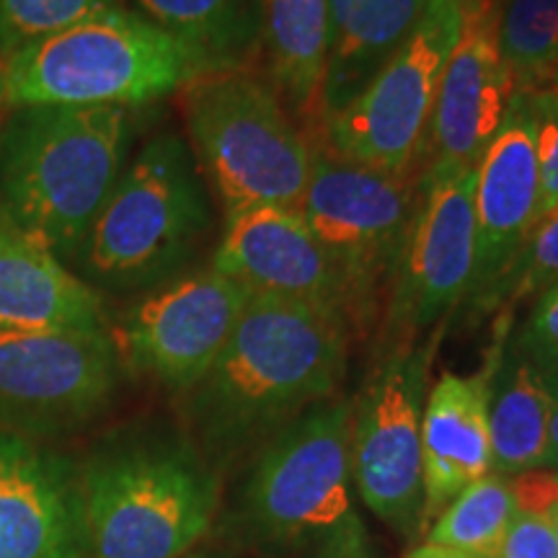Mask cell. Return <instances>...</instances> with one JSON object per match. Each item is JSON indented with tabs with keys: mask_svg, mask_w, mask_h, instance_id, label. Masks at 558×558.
Returning a JSON list of instances; mask_svg holds the SVG:
<instances>
[{
	"mask_svg": "<svg viewBox=\"0 0 558 558\" xmlns=\"http://www.w3.org/2000/svg\"><path fill=\"white\" fill-rule=\"evenodd\" d=\"M132 5L205 70L248 65L262 54V0H132Z\"/></svg>",
	"mask_w": 558,
	"mask_h": 558,
	"instance_id": "23",
	"label": "cell"
},
{
	"mask_svg": "<svg viewBox=\"0 0 558 558\" xmlns=\"http://www.w3.org/2000/svg\"><path fill=\"white\" fill-rule=\"evenodd\" d=\"M122 360L107 329L0 331V429H78L109 407Z\"/></svg>",
	"mask_w": 558,
	"mask_h": 558,
	"instance_id": "11",
	"label": "cell"
},
{
	"mask_svg": "<svg viewBox=\"0 0 558 558\" xmlns=\"http://www.w3.org/2000/svg\"><path fill=\"white\" fill-rule=\"evenodd\" d=\"M497 365L488 362L476 375L445 373L424 401L422 522L437 518L463 488L492 473L488 399Z\"/></svg>",
	"mask_w": 558,
	"mask_h": 558,
	"instance_id": "18",
	"label": "cell"
},
{
	"mask_svg": "<svg viewBox=\"0 0 558 558\" xmlns=\"http://www.w3.org/2000/svg\"><path fill=\"white\" fill-rule=\"evenodd\" d=\"M107 329L104 300L0 207V331Z\"/></svg>",
	"mask_w": 558,
	"mask_h": 558,
	"instance_id": "19",
	"label": "cell"
},
{
	"mask_svg": "<svg viewBox=\"0 0 558 558\" xmlns=\"http://www.w3.org/2000/svg\"><path fill=\"white\" fill-rule=\"evenodd\" d=\"M550 525H554V533H556V541H558V505H556V509L554 512H550Z\"/></svg>",
	"mask_w": 558,
	"mask_h": 558,
	"instance_id": "35",
	"label": "cell"
},
{
	"mask_svg": "<svg viewBox=\"0 0 558 558\" xmlns=\"http://www.w3.org/2000/svg\"><path fill=\"white\" fill-rule=\"evenodd\" d=\"M407 558H473L469 554H463V550H452V548H442V546H422L416 548L414 554H409Z\"/></svg>",
	"mask_w": 558,
	"mask_h": 558,
	"instance_id": "33",
	"label": "cell"
},
{
	"mask_svg": "<svg viewBox=\"0 0 558 558\" xmlns=\"http://www.w3.org/2000/svg\"><path fill=\"white\" fill-rule=\"evenodd\" d=\"M499 558H558V541L550 520L538 514H514Z\"/></svg>",
	"mask_w": 558,
	"mask_h": 558,
	"instance_id": "30",
	"label": "cell"
},
{
	"mask_svg": "<svg viewBox=\"0 0 558 558\" xmlns=\"http://www.w3.org/2000/svg\"><path fill=\"white\" fill-rule=\"evenodd\" d=\"M132 132L122 107H24L0 128V207L73 259L124 171Z\"/></svg>",
	"mask_w": 558,
	"mask_h": 558,
	"instance_id": "2",
	"label": "cell"
},
{
	"mask_svg": "<svg viewBox=\"0 0 558 558\" xmlns=\"http://www.w3.org/2000/svg\"><path fill=\"white\" fill-rule=\"evenodd\" d=\"M509 488L518 512L550 518L558 505V471L554 469H533L509 476Z\"/></svg>",
	"mask_w": 558,
	"mask_h": 558,
	"instance_id": "31",
	"label": "cell"
},
{
	"mask_svg": "<svg viewBox=\"0 0 558 558\" xmlns=\"http://www.w3.org/2000/svg\"><path fill=\"white\" fill-rule=\"evenodd\" d=\"M248 298L213 267L184 271L140 298L111 339L122 365L190 393L228 344Z\"/></svg>",
	"mask_w": 558,
	"mask_h": 558,
	"instance_id": "13",
	"label": "cell"
},
{
	"mask_svg": "<svg viewBox=\"0 0 558 558\" xmlns=\"http://www.w3.org/2000/svg\"><path fill=\"white\" fill-rule=\"evenodd\" d=\"M527 101L535 114V150L541 171L538 218L543 220L558 207V96L533 94Z\"/></svg>",
	"mask_w": 558,
	"mask_h": 558,
	"instance_id": "29",
	"label": "cell"
},
{
	"mask_svg": "<svg viewBox=\"0 0 558 558\" xmlns=\"http://www.w3.org/2000/svg\"><path fill=\"white\" fill-rule=\"evenodd\" d=\"M541 205V171L535 150V114L525 94H514L507 120L476 166L473 215L476 262L465 303L484 316L499 303V290L525 248Z\"/></svg>",
	"mask_w": 558,
	"mask_h": 558,
	"instance_id": "15",
	"label": "cell"
},
{
	"mask_svg": "<svg viewBox=\"0 0 558 558\" xmlns=\"http://www.w3.org/2000/svg\"><path fill=\"white\" fill-rule=\"evenodd\" d=\"M205 73L148 19L117 5L0 58V111L24 107H143Z\"/></svg>",
	"mask_w": 558,
	"mask_h": 558,
	"instance_id": "5",
	"label": "cell"
},
{
	"mask_svg": "<svg viewBox=\"0 0 558 558\" xmlns=\"http://www.w3.org/2000/svg\"><path fill=\"white\" fill-rule=\"evenodd\" d=\"M497 37L518 94H538L558 68V0H499Z\"/></svg>",
	"mask_w": 558,
	"mask_h": 558,
	"instance_id": "25",
	"label": "cell"
},
{
	"mask_svg": "<svg viewBox=\"0 0 558 558\" xmlns=\"http://www.w3.org/2000/svg\"><path fill=\"white\" fill-rule=\"evenodd\" d=\"M209 222L192 148L177 132H160L117 179L73 262L90 288L153 290L184 275Z\"/></svg>",
	"mask_w": 558,
	"mask_h": 558,
	"instance_id": "7",
	"label": "cell"
},
{
	"mask_svg": "<svg viewBox=\"0 0 558 558\" xmlns=\"http://www.w3.org/2000/svg\"><path fill=\"white\" fill-rule=\"evenodd\" d=\"M473 186L476 169L422 177V202L383 311L390 344L435 329L469 295L476 262Z\"/></svg>",
	"mask_w": 558,
	"mask_h": 558,
	"instance_id": "12",
	"label": "cell"
},
{
	"mask_svg": "<svg viewBox=\"0 0 558 558\" xmlns=\"http://www.w3.org/2000/svg\"><path fill=\"white\" fill-rule=\"evenodd\" d=\"M538 94H550V96H558V68H556V73L550 75V81L546 83V88L538 90Z\"/></svg>",
	"mask_w": 558,
	"mask_h": 558,
	"instance_id": "34",
	"label": "cell"
},
{
	"mask_svg": "<svg viewBox=\"0 0 558 558\" xmlns=\"http://www.w3.org/2000/svg\"><path fill=\"white\" fill-rule=\"evenodd\" d=\"M499 0H463V24L452 47L424 137L418 173L435 177L476 169L514 94V78L499 50Z\"/></svg>",
	"mask_w": 558,
	"mask_h": 558,
	"instance_id": "14",
	"label": "cell"
},
{
	"mask_svg": "<svg viewBox=\"0 0 558 558\" xmlns=\"http://www.w3.org/2000/svg\"><path fill=\"white\" fill-rule=\"evenodd\" d=\"M445 324L429 339L390 344L352 407V481L373 514L401 533L422 522V414L432 360Z\"/></svg>",
	"mask_w": 558,
	"mask_h": 558,
	"instance_id": "10",
	"label": "cell"
},
{
	"mask_svg": "<svg viewBox=\"0 0 558 558\" xmlns=\"http://www.w3.org/2000/svg\"><path fill=\"white\" fill-rule=\"evenodd\" d=\"M347 320L303 303L251 295L186 416L209 463L262 450L277 432L329 401L347 373Z\"/></svg>",
	"mask_w": 558,
	"mask_h": 558,
	"instance_id": "1",
	"label": "cell"
},
{
	"mask_svg": "<svg viewBox=\"0 0 558 558\" xmlns=\"http://www.w3.org/2000/svg\"><path fill=\"white\" fill-rule=\"evenodd\" d=\"M550 390L522 354L507 349L497 365L488 399V439H492V473L546 469L548 463Z\"/></svg>",
	"mask_w": 558,
	"mask_h": 558,
	"instance_id": "22",
	"label": "cell"
},
{
	"mask_svg": "<svg viewBox=\"0 0 558 558\" xmlns=\"http://www.w3.org/2000/svg\"><path fill=\"white\" fill-rule=\"evenodd\" d=\"M313 169L298 213L326 251L344 284L349 331L365 333L386 311V300L422 202V177H390L311 137Z\"/></svg>",
	"mask_w": 558,
	"mask_h": 558,
	"instance_id": "8",
	"label": "cell"
},
{
	"mask_svg": "<svg viewBox=\"0 0 558 558\" xmlns=\"http://www.w3.org/2000/svg\"><path fill=\"white\" fill-rule=\"evenodd\" d=\"M550 390V422H548V463L546 469L558 471V378H546Z\"/></svg>",
	"mask_w": 558,
	"mask_h": 558,
	"instance_id": "32",
	"label": "cell"
},
{
	"mask_svg": "<svg viewBox=\"0 0 558 558\" xmlns=\"http://www.w3.org/2000/svg\"><path fill=\"white\" fill-rule=\"evenodd\" d=\"M514 514L518 507L509 488V476L486 473L445 507L429 530L427 543L463 550L473 558H499Z\"/></svg>",
	"mask_w": 558,
	"mask_h": 558,
	"instance_id": "24",
	"label": "cell"
},
{
	"mask_svg": "<svg viewBox=\"0 0 558 558\" xmlns=\"http://www.w3.org/2000/svg\"><path fill=\"white\" fill-rule=\"evenodd\" d=\"M88 558H184L213 525L220 478L190 439L111 442L78 473Z\"/></svg>",
	"mask_w": 558,
	"mask_h": 558,
	"instance_id": "3",
	"label": "cell"
},
{
	"mask_svg": "<svg viewBox=\"0 0 558 558\" xmlns=\"http://www.w3.org/2000/svg\"><path fill=\"white\" fill-rule=\"evenodd\" d=\"M427 5L429 0H329L320 128L378 75L416 29Z\"/></svg>",
	"mask_w": 558,
	"mask_h": 558,
	"instance_id": "20",
	"label": "cell"
},
{
	"mask_svg": "<svg viewBox=\"0 0 558 558\" xmlns=\"http://www.w3.org/2000/svg\"><path fill=\"white\" fill-rule=\"evenodd\" d=\"M117 5L120 0H0V58Z\"/></svg>",
	"mask_w": 558,
	"mask_h": 558,
	"instance_id": "26",
	"label": "cell"
},
{
	"mask_svg": "<svg viewBox=\"0 0 558 558\" xmlns=\"http://www.w3.org/2000/svg\"><path fill=\"white\" fill-rule=\"evenodd\" d=\"M352 403L333 399L303 411L256 456L235 520L251 546L360 558L362 525L349 499Z\"/></svg>",
	"mask_w": 558,
	"mask_h": 558,
	"instance_id": "4",
	"label": "cell"
},
{
	"mask_svg": "<svg viewBox=\"0 0 558 558\" xmlns=\"http://www.w3.org/2000/svg\"><path fill=\"white\" fill-rule=\"evenodd\" d=\"M262 58L295 122L308 137L320 135L329 0H262Z\"/></svg>",
	"mask_w": 558,
	"mask_h": 558,
	"instance_id": "21",
	"label": "cell"
},
{
	"mask_svg": "<svg viewBox=\"0 0 558 558\" xmlns=\"http://www.w3.org/2000/svg\"><path fill=\"white\" fill-rule=\"evenodd\" d=\"M190 148L222 213L295 207L313 169V143L254 62L205 70L181 88Z\"/></svg>",
	"mask_w": 558,
	"mask_h": 558,
	"instance_id": "6",
	"label": "cell"
},
{
	"mask_svg": "<svg viewBox=\"0 0 558 558\" xmlns=\"http://www.w3.org/2000/svg\"><path fill=\"white\" fill-rule=\"evenodd\" d=\"M512 349L546 378H558V282L535 300Z\"/></svg>",
	"mask_w": 558,
	"mask_h": 558,
	"instance_id": "28",
	"label": "cell"
},
{
	"mask_svg": "<svg viewBox=\"0 0 558 558\" xmlns=\"http://www.w3.org/2000/svg\"><path fill=\"white\" fill-rule=\"evenodd\" d=\"M0 558H88L78 473L0 429Z\"/></svg>",
	"mask_w": 558,
	"mask_h": 558,
	"instance_id": "17",
	"label": "cell"
},
{
	"mask_svg": "<svg viewBox=\"0 0 558 558\" xmlns=\"http://www.w3.org/2000/svg\"><path fill=\"white\" fill-rule=\"evenodd\" d=\"M0 114H3V111H0Z\"/></svg>",
	"mask_w": 558,
	"mask_h": 558,
	"instance_id": "37",
	"label": "cell"
},
{
	"mask_svg": "<svg viewBox=\"0 0 558 558\" xmlns=\"http://www.w3.org/2000/svg\"><path fill=\"white\" fill-rule=\"evenodd\" d=\"M213 269L251 295L303 303L347 320L344 284L295 207L264 205L226 215Z\"/></svg>",
	"mask_w": 558,
	"mask_h": 558,
	"instance_id": "16",
	"label": "cell"
},
{
	"mask_svg": "<svg viewBox=\"0 0 558 558\" xmlns=\"http://www.w3.org/2000/svg\"><path fill=\"white\" fill-rule=\"evenodd\" d=\"M460 24L463 0H429L416 29L393 58L324 122V143L339 156L390 177L418 173L439 81L460 37Z\"/></svg>",
	"mask_w": 558,
	"mask_h": 558,
	"instance_id": "9",
	"label": "cell"
},
{
	"mask_svg": "<svg viewBox=\"0 0 558 558\" xmlns=\"http://www.w3.org/2000/svg\"><path fill=\"white\" fill-rule=\"evenodd\" d=\"M558 282V207L535 226L499 290L497 308H514Z\"/></svg>",
	"mask_w": 558,
	"mask_h": 558,
	"instance_id": "27",
	"label": "cell"
},
{
	"mask_svg": "<svg viewBox=\"0 0 558 558\" xmlns=\"http://www.w3.org/2000/svg\"><path fill=\"white\" fill-rule=\"evenodd\" d=\"M190 558H213V556H190Z\"/></svg>",
	"mask_w": 558,
	"mask_h": 558,
	"instance_id": "36",
	"label": "cell"
}]
</instances>
